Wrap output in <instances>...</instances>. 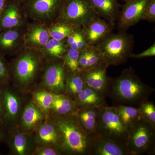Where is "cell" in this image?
Instances as JSON below:
<instances>
[{"instance_id": "cell-1", "label": "cell", "mask_w": 155, "mask_h": 155, "mask_svg": "<svg viewBox=\"0 0 155 155\" xmlns=\"http://www.w3.org/2000/svg\"><path fill=\"white\" fill-rule=\"evenodd\" d=\"M9 64L11 81L22 93H28L37 87L45 61L39 50L24 47Z\"/></svg>"}, {"instance_id": "cell-2", "label": "cell", "mask_w": 155, "mask_h": 155, "mask_svg": "<svg viewBox=\"0 0 155 155\" xmlns=\"http://www.w3.org/2000/svg\"><path fill=\"white\" fill-rule=\"evenodd\" d=\"M154 90L136 74L132 67L125 69L118 77L110 78L107 94L119 105L138 107L149 100Z\"/></svg>"}, {"instance_id": "cell-3", "label": "cell", "mask_w": 155, "mask_h": 155, "mask_svg": "<svg viewBox=\"0 0 155 155\" xmlns=\"http://www.w3.org/2000/svg\"><path fill=\"white\" fill-rule=\"evenodd\" d=\"M59 135L58 148L63 154L87 155L88 134L81 126L76 115L50 114Z\"/></svg>"}, {"instance_id": "cell-4", "label": "cell", "mask_w": 155, "mask_h": 155, "mask_svg": "<svg viewBox=\"0 0 155 155\" xmlns=\"http://www.w3.org/2000/svg\"><path fill=\"white\" fill-rule=\"evenodd\" d=\"M133 35L126 31L112 32L97 45L96 47L107 64L117 66L125 63L133 53Z\"/></svg>"}, {"instance_id": "cell-5", "label": "cell", "mask_w": 155, "mask_h": 155, "mask_svg": "<svg viewBox=\"0 0 155 155\" xmlns=\"http://www.w3.org/2000/svg\"><path fill=\"white\" fill-rule=\"evenodd\" d=\"M128 155H153L155 153V128L143 119L130 127L126 144Z\"/></svg>"}, {"instance_id": "cell-6", "label": "cell", "mask_w": 155, "mask_h": 155, "mask_svg": "<svg viewBox=\"0 0 155 155\" xmlns=\"http://www.w3.org/2000/svg\"><path fill=\"white\" fill-rule=\"evenodd\" d=\"M129 130L114 107L106 105L99 108L97 133L126 146Z\"/></svg>"}, {"instance_id": "cell-7", "label": "cell", "mask_w": 155, "mask_h": 155, "mask_svg": "<svg viewBox=\"0 0 155 155\" xmlns=\"http://www.w3.org/2000/svg\"><path fill=\"white\" fill-rule=\"evenodd\" d=\"M65 0H28L21 6L30 22L49 25L55 22Z\"/></svg>"}, {"instance_id": "cell-8", "label": "cell", "mask_w": 155, "mask_h": 155, "mask_svg": "<svg viewBox=\"0 0 155 155\" xmlns=\"http://www.w3.org/2000/svg\"><path fill=\"white\" fill-rule=\"evenodd\" d=\"M66 76L67 71L62 59L45 61L37 87L54 94H64Z\"/></svg>"}, {"instance_id": "cell-9", "label": "cell", "mask_w": 155, "mask_h": 155, "mask_svg": "<svg viewBox=\"0 0 155 155\" xmlns=\"http://www.w3.org/2000/svg\"><path fill=\"white\" fill-rule=\"evenodd\" d=\"M97 16L88 0H65L56 22L82 27Z\"/></svg>"}, {"instance_id": "cell-10", "label": "cell", "mask_w": 155, "mask_h": 155, "mask_svg": "<svg viewBox=\"0 0 155 155\" xmlns=\"http://www.w3.org/2000/svg\"><path fill=\"white\" fill-rule=\"evenodd\" d=\"M3 103V122L7 130L17 127L23 108L22 97L8 85L0 87Z\"/></svg>"}, {"instance_id": "cell-11", "label": "cell", "mask_w": 155, "mask_h": 155, "mask_svg": "<svg viewBox=\"0 0 155 155\" xmlns=\"http://www.w3.org/2000/svg\"><path fill=\"white\" fill-rule=\"evenodd\" d=\"M151 0H131L125 2L121 7L116 22L119 31L127 29L142 21L145 10Z\"/></svg>"}, {"instance_id": "cell-12", "label": "cell", "mask_w": 155, "mask_h": 155, "mask_svg": "<svg viewBox=\"0 0 155 155\" xmlns=\"http://www.w3.org/2000/svg\"><path fill=\"white\" fill-rule=\"evenodd\" d=\"M87 155H128L126 146L96 132L88 135Z\"/></svg>"}, {"instance_id": "cell-13", "label": "cell", "mask_w": 155, "mask_h": 155, "mask_svg": "<svg viewBox=\"0 0 155 155\" xmlns=\"http://www.w3.org/2000/svg\"><path fill=\"white\" fill-rule=\"evenodd\" d=\"M47 119L43 112L31 99L24 104L17 127L25 133L33 135Z\"/></svg>"}, {"instance_id": "cell-14", "label": "cell", "mask_w": 155, "mask_h": 155, "mask_svg": "<svg viewBox=\"0 0 155 155\" xmlns=\"http://www.w3.org/2000/svg\"><path fill=\"white\" fill-rule=\"evenodd\" d=\"M29 22L21 6L8 0L0 14V31L25 28Z\"/></svg>"}, {"instance_id": "cell-15", "label": "cell", "mask_w": 155, "mask_h": 155, "mask_svg": "<svg viewBox=\"0 0 155 155\" xmlns=\"http://www.w3.org/2000/svg\"><path fill=\"white\" fill-rule=\"evenodd\" d=\"M114 26L98 16L95 17L81 27L87 43L91 46H96L112 33Z\"/></svg>"}, {"instance_id": "cell-16", "label": "cell", "mask_w": 155, "mask_h": 155, "mask_svg": "<svg viewBox=\"0 0 155 155\" xmlns=\"http://www.w3.org/2000/svg\"><path fill=\"white\" fill-rule=\"evenodd\" d=\"M110 67L106 63L81 71L86 86L93 89L104 96L107 94L110 78L107 69Z\"/></svg>"}, {"instance_id": "cell-17", "label": "cell", "mask_w": 155, "mask_h": 155, "mask_svg": "<svg viewBox=\"0 0 155 155\" xmlns=\"http://www.w3.org/2000/svg\"><path fill=\"white\" fill-rule=\"evenodd\" d=\"M10 153L15 155H31L35 146L33 135L25 133L17 127L8 130Z\"/></svg>"}, {"instance_id": "cell-18", "label": "cell", "mask_w": 155, "mask_h": 155, "mask_svg": "<svg viewBox=\"0 0 155 155\" xmlns=\"http://www.w3.org/2000/svg\"><path fill=\"white\" fill-rule=\"evenodd\" d=\"M50 38L48 25L30 22L24 35V47L40 51Z\"/></svg>"}, {"instance_id": "cell-19", "label": "cell", "mask_w": 155, "mask_h": 155, "mask_svg": "<svg viewBox=\"0 0 155 155\" xmlns=\"http://www.w3.org/2000/svg\"><path fill=\"white\" fill-rule=\"evenodd\" d=\"M26 27L0 31V53L14 56L24 47L23 37Z\"/></svg>"}, {"instance_id": "cell-20", "label": "cell", "mask_w": 155, "mask_h": 155, "mask_svg": "<svg viewBox=\"0 0 155 155\" xmlns=\"http://www.w3.org/2000/svg\"><path fill=\"white\" fill-rule=\"evenodd\" d=\"M97 16L115 27L122 6L118 0H88Z\"/></svg>"}, {"instance_id": "cell-21", "label": "cell", "mask_w": 155, "mask_h": 155, "mask_svg": "<svg viewBox=\"0 0 155 155\" xmlns=\"http://www.w3.org/2000/svg\"><path fill=\"white\" fill-rule=\"evenodd\" d=\"M33 137L35 146H53L58 148V130L51 117L38 127L33 134Z\"/></svg>"}, {"instance_id": "cell-22", "label": "cell", "mask_w": 155, "mask_h": 155, "mask_svg": "<svg viewBox=\"0 0 155 155\" xmlns=\"http://www.w3.org/2000/svg\"><path fill=\"white\" fill-rule=\"evenodd\" d=\"M105 98L103 95L85 85L77 95L75 101L78 109L87 107L99 108L107 105Z\"/></svg>"}, {"instance_id": "cell-23", "label": "cell", "mask_w": 155, "mask_h": 155, "mask_svg": "<svg viewBox=\"0 0 155 155\" xmlns=\"http://www.w3.org/2000/svg\"><path fill=\"white\" fill-rule=\"evenodd\" d=\"M78 110L75 101L70 97L65 94H55L51 114L60 116L75 115Z\"/></svg>"}, {"instance_id": "cell-24", "label": "cell", "mask_w": 155, "mask_h": 155, "mask_svg": "<svg viewBox=\"0 0 155 155\" xmlns=\"http://www.w3.org/2000/svg\"><path fill=\"white\" fill-rule=\"evenodd\" d=\"M99 108L96 107L81 108L76 114L79 124L88 135L96 132Z\"/></svg>"}, {"instance_id": "cell-25", "label": "cell", "mask_w": 155, "mask_h": 155, "mask_svg": "<svg viewBox=\"0 0 155 155\" xmlns=\"http://www.w3.org/2000/svg\"><path fill=\"white\" fill-rule=\"evenodd\" d=\"M67 39L58 40L51 38L40 50L45 61L62 59L64 52L68 48Z\"/></svg>"}, {"instance_id": "cell-26", "label": "cell", "mask_w": 155, "mask_h": 155, "mask_svg": "<svg viewBox=\"0 0 155 155\" xmlns=\"http://www.w3.org/2000/svg\"><path fill=\"white\" fill-rule=\"evenodd\" d=\"M54 95L45 90L39 88L34 90L31 94L32 99L43 112L47 119L50 118Z\"/></svg>"}, {"instance_id": "cell-27", "label": "cell", "mask_w": 155, "mask_h": 155, "mask_svg": "<svg viewBox=\"0 0 155 155\" xmlns=\"http://www.w3.org/2000/svg\"><path fill=\"white\" fill-rule=\"evenodd\" d=\"M86 85L82 72L75 73L67 72L66 81V91L67 95L75 101L77 95Z\"/></svg>"}, {"instance_id": "cell-28", "label": "cell", "mask_w": 155, "mask_h": 155, "mask_svg": "<svg viewBox=\"0 0 155 155\" xmlns=\"http://www.w3.org/2000/svg\"><path fill=\"white\" fill-rule=\"evenodd\" d=\"M114 107L123 124L129 130L135 122L142 119L139 109L137 107L122 105Z\"/></svg>"}, {"instance_id": "cell-29", "label": "cell", "mask_w": 155, "mask_h": 155, "mask_svg": "<svg viewBox=\"0 0 155 155\" xmlns=\"http://www.w3.org/2000/svg\"><path fill=\"white\" fill-rule=\"evenodd\" d=\"M78 27L67 22H55L48 25L51 38L58 40L67 38Z\"/></svg>"}, {"instance_id": "cell-30", "label": "cell", "mask_w": 155, "mask_h": 155, "mask_svg": "<svg viewBox=\"0 0 155 155\" xmlns=\"http://www.w3.org/2000/svg\"><path fill=\"white\" fill-rule=\"evenodd\" d=\"M80 53L78 50L70 48H68L64 52L62 60L67 72L75 73L80 72L78 65Z\"/></svg>"}, {"instance_id": "cell-31", "label": "cell", "mask_w": 155, "mask_h": 155, "mask_svg": "<svg viewBox=\"0 0 155 155\" xmlns=\"http://www.w3.org/2000/svg\"><path fill=\"white\" fill-rule=\"evenodd\" d=\"M138 108L142 119L155 128V106L153 102L147 100L142 103Z\"/></svg>"}, {"instance_id": "cell-32", "label": "cell", "mask_w": 155, "mask_h": 155, "mask_svg": "<svg viewBox=\"0 0 155 155\" xmlns=\"http://www.w3.org/2000/svg\"><path fill=\"white\" fill-rule=\"evenodd\" d=\"M87 59L85 70L95 67L100 64L106 63L99 51L96 46H89L87 48Z\"/></svg>"}, {"instance_id": "cell-33", "label": "cell", "mask_w": 155, "mask_h": 155, "mask_svg": "<svg viewBox=\"0 0 155 155\" xmlns=\"http://www.w3.org/2000/svg\"><path fill=\"white\" fill-rule=\"evenodd\" d=\"M11 81L10 65L0 56V87L8 85Z\"/></svg>"}, {"instance_id": "cell-34", "label": "cell", "mask_w": 155, "mask_h": 155, "mask_svg": "<svg viewBox=\"0 0 155 155\" xmlns=\"http://www.w3.org/2000/svg\"><path fill=\"white\" fill-rule=\"evenodd\" d=\"M32 155H63L57 147L50 145L35 146L31 153Z\"/></svg>"}, {"instance_id": "cell-35", "label": "cell", "mask_w": 155, "mask_h": 155, "mask_svg": "<svg viewBox=\"0 0 155 155\" xmlns=\"http://www.w3.org/2000/svg\"><path fill=\"white\" fill-rule=\"evenodd\" d=\"M142 20L155 22V0H151L146 8Z\"/></svg>"}, {"instance_id": "cell-36", "label": "cell", "mask_w": 155, "mask_h": 155, "mask_svg": "<svg viewBox=\"0 0 155 155\" xmlns=\"http://www.w3.org/2000/svg\"><path fill=\"white\" fill-rule=\"evenodd\" d=\"M89 46V45H88L87 43L84 36L82 28H81V27L79 28L77 40L69 48L75 49L80 51H81L83 50L86 49Z\"/></svg>"}, {"instance_id": "cell-37", "label": "cell", "mask_w": 155, "mask_h": 155, "mask_svg": "<svg viewBox=\"0 0 155 155\" xmlns=\"http://www.w3.org/2000/svg\"><path fill=\"white\" fill-rule=\"evenodd\" d=\"M155 56V43L153 44L148 48L145 51L139 54H135L132 53L130 55V58L133 59H140L142 58L152 57Z\"/></svg>"}, {"instance_id": "cell-38", "label": "cell", "mask_w": 155, "mask_h": 155, "mask_svg": "<svg viewBox=\"0 0 155 155\" xmlns=\"http://www.w3.org/2000/svg\"><path fill=\"white\" fill-rule=\"evenodd\" d=\"M8 130L5 126L0 122V143L7 141Z\"/></svg>"}, {"instance_id": "cell-39", "label": "cell", "mask_w": 155, "mask_h": 155, "mask_svg": "<svg viewBox=\"0 0 155 155\" xmlns=\"http://www.w3.org/2000/svg\"><path fill=\"white\" fill-rule=\"evenodd\" d=\"M3 103L2 96V93L0 90V122L3 125Z\"/></svg>"}, {"instance_id": "cell-40", "label": "cell", "mask_w": 155, "mask_h": 155, "mask_svg": "<svg viewBox=\"0 0 155 155\" xmlns=\"http://www.w3.org/2000/svg\"><path fill=\"white\" fill-rule=\"evenodd\" d=\"M8 0H0V14L5 8Z\"/></svg>"}, {"instance_id": "cell-41", "label": "cell", "mask_w": 155, "mask_h": 155, "mask_svg": "<svg viewBox=\"0 0 155 155\" xmlns=\"http://www.w3.org/2000/svg\"><path fill=\"white\" fill-rule=\"evenodd\" d=\"M13 1H14L15 2L19 4L20 6H22L23 4L26 2L28 0H13Z\"/></svg>"}, {"instance_id": "cell-42", "label": "cell", "mask_w": 155, "mask_h": 155, "mask_svg": "<svg viewBox=\"0 0 155 155\" xmlns=\"http://www.w3.org/2000/svg\"><path fill=\"white\" fill-rule=\"evenodd\" d=\"M121 1H123V2H128V1H131V0H121Z\"/></svg>"}]
</instances>
